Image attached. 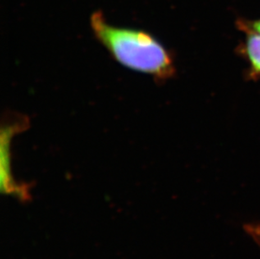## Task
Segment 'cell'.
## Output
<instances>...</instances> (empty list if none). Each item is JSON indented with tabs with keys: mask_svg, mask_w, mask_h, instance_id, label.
Returning a JSON list of instances; mask_svg holds the SVG:
<instances>
[{
	"mask_svg": "<svg viewBox=\"0 0 260 259\" xmlns=\"http://www.w3.org/2000/svg\"><path fill=\"white\" fill-rule=\"evenodd\" d=\"M29 120L21 115L8 116L3 121L0 135V185L6 195H14L23 201L26 200L28 188L25 184H19L14 179L11 171V148L14 137L27 129Z\"/></svg>",
	"mask_w": 260,
	"mask_h": 259,
	"instance_id": "2",
	"label": "cell"
},
{
	"mask_svg": "<svg viewBox=\"0 0 260 259\" xmlns=\"http://www.w3.org/2000/svg\"><path fill=\"white\" fill-rule=\"evenodd\" d=\"M240 28L247 35L245 52L251 69L256 75H260V33L252 29L247 22H241Z\"/></svg>",
	"mask_w": 260,
	"mask_h": 259,
	"instance_id": "3",
	"label": "cell"
},
{
	"mask_svg": "<svg viewBox=\"0 0 260 259\" xmlns=\"http://www.w3.org/2000/svg\"><path fill=\"white\" fill-rule=\"evenodd\" d=\"M91 29L98 42L126 69L167 80L175 73L170 52L153 36L141 29L111 25L101 12L91 16Z\"/></svg>",
	"mask_w": 260,
	"mask_h": 259,
	"instance_id": "1",
	"label": "cell"
},
{
	"mask_svg": "<svg viewBox=\"0 0 260 259\" xmlns=\"http://www.w3.org/2000/svg\"><path fill=\"white\" fill-rule=\"evenodd\" d=\"M252 29H255L260 33V20H257L255 22H247Z\"/></svg>",
	"mask_w": 260,
	"mask_h": 259,
	"instance_id": "5",
	"label": "cell"
},
{
	"mask_svg": "<svg viewBox=\"0 0 260 259\" xmlns=\"http://www.w3.org/2000/svg\"><path fill=\"white\" fill-rule=\"evenodd\" d=\"M245 230L251 238L260 247V224H250L246 225Z\"/></svg>",
	"mask_w": 260,
	"mask_h": 259,
	"instance_id": "4",
	"label": "cell"
}]
</instances>
